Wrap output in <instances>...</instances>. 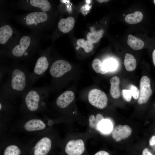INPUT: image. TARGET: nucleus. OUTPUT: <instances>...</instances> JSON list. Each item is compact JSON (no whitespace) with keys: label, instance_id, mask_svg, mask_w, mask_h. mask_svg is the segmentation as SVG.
<instances>
[{"label":"nucleus","instance_id":"1","mask_svg":"<svg viewBox=\"0 0 155 155\" xmlns=\"http://www.w3.org/2000/svg\"><path fill=\"white\" fill-rule=\"evenodd\" d=\"M30 73L26 68L17 66L9 68L7 78L1 86L0 98L16 102L29 89Z\"/></svg>","mask_w":155,"mask_h":155},{"label":"nucleus","instance_id":"2","mask_svg":"<svg viewBox=\"0 0 155 155\" xmlns=\"http://www.w3.org/2000/svg\"><path fill=\"white\" fill-rule=\"evenodd\" d=\"M49 87L31 88L22 97L20 112L26 115L45 111L49 92Z\"/></svg>","mask_w":155,"mask_h":155},{"label":"nucleus","instance_id":"3","mask_svg":"<svg viewBox=\"0 0 155 155\" xmlns=\"http://www.w3.org/2000/svg\"><path fill=\"white\" fill-rule=\"evenodd\" d=\"M49 66V63L46 56L42 55L38 59L33 71L30 74L29 89L44 75Z\"/></svg>","mask_w":155,"mask_h":155},{"label":"nucleus","instance_id":"4","mask_svg":"<svg viewBox=\"0 0 155 155\" xmlns=\"http://www.w3.org/2000/svg\"><path fill=\"white\" fill-rule=\"evenodd\" d=\"M34 155H47L51 150L52 140L45 133L37 136L33 141Z\"/></svg>","mask_w":155,"mask_h":155},{"label":"nucleus","instance_id":"5","mask_svg":"<svg viewBox=\"0 0 155 155\" xmlns=\"http://www.w3.org/2000/svg\"><path fill=\"white\" fill-rule=\"evenodd\" d=\"M88 97L90 103L97 108L103 109L107 106V96L105 93L99 89H94L91 90Z\"/></svg>","mask_w":155,"mask_h":155},{"label":"nucleus","instance_id":"6","mask_svg":"<svg viewBox=\"0 0 155 155\" xmlns=\"http://www.w3.org/2000/svg\"><path fill=\"white\" fill-rule=\"evenodd\" d=\"M26 121L22 125L24 130L29 133L42 132L45 130L46 125L42 119L32 117Z\"/></svg>","mask_w":155,"mask_h":155},{"label":"nucleus","instance_id":"7","mask_svg":"<svg viewBox=\"0 0 155 155\" xmlns=\"http://www.w3.org/2000/svg\"><path fill=\"white\" fill-rule=\"evenodd\" d=\"M72 67L67 61L63 60H58L54 62L51 66L49 73L54 78H59L62 77L66 73L70 71Z\"/></svg>","mask_w":155,"mask_h":155},{"label":"nucleus","instance_id":"8","mask_svg":"<svg viewBox=\"0 0 155 155\" xmlns=\"http://www.w3.org/2000/svg\"><path fill=\"white\" fill-rule=\"evenodd\" d=\"M150 78L146 76L142 77L140 82L139 95L138 103L141 104L146 103L152 93Z\"/></svg>","mask_w":155,"mask_h":155},{"label":"nucleus","instance_id":"9","mask_svg":"<svg viewBox=\"0 0 155 155\" xmlns=\"http://www.w3.org/2000/svg\"><path fill=\"white\" fill-rule=\"evenodd\" d=\"M31 41L29 37L25 36L21 38L20 41V44L16 45L12 50V55L15 57L20 58L27 56L28 53L26 51L29 47Z\"/></svg>","mask_w":155,"mask_h":155},{"label":"nucleus","instance_id":"10","mask_svg":"<svg viewBox=\"0 0 155 155\" xmlns=\"http://www.w3.org/2000/svg\"><path fill=\"white\" fill-rule=\"evenodd\" d=\"M84 150V143L81 139L69 141L65 148V151L68 155H81Z\"/></svg>","mask_w":155,"mask_h":155},{"label":"nucleus","instance_id":"11","mask_svg":"<svg viewBox=\"0 0 155 155\" xmlns=\"http://www.w3.org/2000/svg\"><path fill=\"white\" fill-rule=\"evenodd\" d=\"M132 131V129L129 126L118 125L113 129L112 136L113 139L118 142L129 137Z\"/></svg>","mask_w":155,"mask_h":155},{"label":"nucleus","instance_id":"12","mask_svg":"<svg viewBox=\"0 0 155 155\" xmlns=\"http://www.w3.org/2000/svg\"><path fill=\"white\" fill-rule=\"evenodd\" d=\"M74 93L70 90L64 92L57 99L56 104L59 108H64L67 107L73 100Z\"/></svg>","mask_w":155,"mask_h":155},{"label":"nucleus","instance_id":"13","mask_svg":"<svg viewBox=\"0 0 155 155\" xmlns=\"http://www.w3.org/2000/svg\"><path fill=\"white\" fill-rule=\"evenodd\" d=\"M48 19L46 13L44 12H34L29 13L26 17V22L27 24L31 25L33 24L43 22Z\"/></svg>","mask_w":155,"mask_h":155},{"label":"nucleus","instance_id":"14","mask_svg":"<svg viewBox=\"0 0 155 155\" xmlns=\"http://www.w3.org/2000/svg\"><path fill=\"white\" fill-rule=\"evenodd\" d=\"M75 22L74 18L72 17L61 19L58 23V28L63 33H67L73 28Z\"/></svg>","mask_w":155,"mask_h":155},{"label":"nucleus","instance_id":"15","mask_svg":"<svg viewBox=\"0 0 155 155\" xmlns=\"http://www.w3.org/2000/svg\"><path fill=\"white\" fill-rule=\"evenodd\" d=\"M111 85L110 93L112 96L114 98H119L120 95L119 88L120 80L118 77L115 76L112 77L110 81Z\"/></svg>","mask_w":155,"mask_h":155},{"label":"nucleus","instance_id":"16","mask_svg":"<svg viewBox=\"0 0 155 155\" xmlns=\"http://www.w3.org/2000/svg\"><path fill=\"white\" fill-rule=\"evenodd\" d=\"M13 30L9 25H5L0 28V43L3 44L6 43L11 36Z\"/></svg>","mask_w":155,"mask_h":155},{"label":"nucleus","instance_id":"17","mask_svg":"<svg viewBox=\"0 0 155 155\" xmlns=\"http://www.w3.org/2000/svg\"><path fill=\"white\" fill-rule=\"evenodd\" d=\"M98 131L104 134H109L113 130L112 122L107 119H104L99 123L98 127Z\"/></svg>","mask_w":155,"mask_h":155},{"label":"nucleus","instance_id":"18","mask_svg":"<svg viewBox=\"0 0 155 155\" xmlns=\"http://www.w3.org/2000/svg\"><path fill=\"white\" fill-rule=\"evenodd\" d=\"M127 43L130 47L135 50L142 49L144 45L143 41L131 34H129L128 36Z\"/></svg>","mask_w":155,"mask_h":155},{"label":"nucleus","instance_id":"19","mask_svg":"<svg viewBox=\"0 0 155 155\" xmlns=\"http://www.w3.org/2000/svg\"><path fill=\"white\" fill-rule=\"evenodd\" d=\"M14 108L10 102L0 98V111L2 115L6 116L13 113Z\"/></svg>","mask_w":155,"mask_h":155},{"label":"nucleus","instance_id":"20","mask_svg":"<svg viewBox=\"0 0 155 155\" xmlns=\"http://www.w3.org/2000/svg\"><path fill=\"white\" fill-rule=\"evenodd\" d=\"M124 63L126 69L129 71H134L137 65V62L135 58L132 55L128 53L125 54Z\"/></svg>","mask_w":155,"mask_h":155},{"label":"nucleus","instance_id":"21","mask_svg":"<svg viewBox=\"0 0 155 155\" xmlns=\"http://www.w3.org/2000/svg\"><path fill=\"white\" fill-rule=\"evenodd\" d=\"M143 17V14L141 12L136 11L133 13L127 15L125 20L126 22L129 24H135L140 22Z\"/></svg>","mask_w":155,"mask_h":155},{"label":"nucleus","instance_id":"22","mask_svg":"<svg viewBox=\"0 0 155 155\" xmlns=\"http://www.w3.org/2000/svg\"><path fill=\"white\" fill-rule=\"evenodd\" d=\"M30 3L34 7L40 8L44 12L48 11L51 7L50 3L47 0H30Z\"/></svg>","mask_w":155,"mask_h":155},{"label":"nucleus","instance_id":"23","mask_svg":"<svg viewBox=\"0 0 155 155\" xmlns=\"http://www.w3.org/2000/svg\"><path fill=\"white\" fill-rule=\"evenodd\" d=\"M104 119L100 114H97L96 117L93 115H91L88 118L89 125L90 128L98 131V125L101 121Z\"/></svg>","mask_w":155,"mask_h":155},{"label":"nucleus","instance_id":"24","mask_svg":"<svg viewBox=\"0 0 155 155\" xmlns=\"http://www.w3.org/2000/svg\"><path fill=\"white\" fill-rule=\"evenodd\" d=\"M104 32V30L102 29L98 31H92L87 34V39L92 43H97L102 37Z\"/></svg>","mask_w":155,"mask_h":155},{"label":"nucleus","instance_id":"25","mask_svg":"<svg viewBox=\"0 0 155 155\" xmlns=\"http://www.w3.org/2000/svg\"><path fill=\"white\" fill-rule=\"evenodd\" d=\"M21 151L17 145L13 144L8 145L3 152V155H20Z\"/></svg>","mask_w":155,"mask_h":155},{"label":"nucleus","instance_id":"26","mask_svg":"<svg viewBox=\"0 0 155 155\" xmlns=\"http://www.w3.org/2000/svg\"><path fill=\"white\" fill-rule=\"evenodd\" d=\"M77 43L78 47L83 48L85 52L87 53L91 51L93 48V46L92 43L88 40H85L82 38L78 40Z\"/></svg>","mask_w":155,"mask_h":155},{"label":"nucleus","instance_id":"27","mask_svg":"<svg viewBox=\"0 0 155 155\" xmlns=\"http://www.w3.org/2000/svg\"><path fill=\"white\" fill-rule=\"evenodd\" d=\"M116 64L115 62L112 60H109L102 64V74L106 73L108 71H113L116 67Z\"/></svg>","mask_w":155,"mask_h":155},{"label":"nucleus","instance_id":"28","mask_svg":"<svg viewBox=\"0 0 155 155\" xmlns=\"http://www.w3.org/2000/svg\"><path fill=\"white\" fill-rule=\"evenodd\" d=\"M92 66L94 71L97 73L102 74V63L98 59H95L93 61Z\"/></svg>","mask_w":155,"mask_h":155},{"label":"nucleus","instance_id":"29","mask_svg":"<svg viewBox=\"0 0 155 155\" xmlns=\"http://www.w3.org/2000/svg\"><path fill=\"white\" fill-rule=\"evenodd\" d=\"M122 94L123 98L126 101L129 102L131 100L132 95L130 90H122Z\"/></svg>","mask_w":155,"mask_h":155},{"label":"nucleus","instance_id":"30","mask_svg":"<svg viewBox=\"0 0 155 155\" xmlns=\"http://www.w3.org/2000/svg\"><path fill=\"white\" fill-rule=\"evenodd\" d=\"M131 93L133 98L135 99L138 98L139 95V91L137 88L133 85H130L129 89Z\"/></svg>","mask_w":155,"mask_h":155},{"label":"nucleus","instance_id":"31","mask_svg":"<svg viewBox=\"0 0 155 155\" xmlns=\"http://www.w3.org/2000/svg\"><path fill=\"white\" fill-rule=\"evenodd\" d=\"M142 155H153L147 148H144L143 150Z\"/></svg>","mask_w":155,"mask_h":155},{"label":"nucleus","instance_id":"32","mask_svg":"<svg viewBox=\"0 0 155 155\" xmlns=\"http://www.w3.org/2000/svg\"><path fill=\"white\" fill-rule=\"evenodd\" d=\"M94 155H110L107 152L103 150L99 151L96 153Z\"/></svg>","mask_w":155,"mask_h":155},{"label":"nucleus","instance_id":"33","mask_svg":"<svg viewBox=\"0 0 155 155\" xmlns=\"http://www.w3.org/2000/svg\"><path fill=\"white\" fill-rule=\"evenodd\" d=\"M149 144L151 146L155 145V135L152 136L150 139Z\"/></svg>","mask_w":155,"mask_h":155},{"label":"nucleus","instance_id":"34","mask_svg":"<svg viewBox=\"0 0 155 155\" xmlns=\"http://www.w3.org/2000/svg\"><path fill=\"white\" fill-rule=\"evenodd\" d=\"M152 57L153 63L155 66V49L154 50L152 53Z\"/></svg>","mask_w":155,"mask_h":155},{"label":"nucleus","instance_id":"35","mask_svg":"<svg viewBox=\"0 0 155 155\" xmlns=\"http://www.w3.org/2000/svg\"><path fill=\"white\" fill-rule=\"evenodd\" d=\"M97 1L98 2L100 3H102V2H107L108 1H109V0H97Z\"/></svg>","mask_w":155,"mask_h":155},{"label":"nucleus","instance_id":"36","mask_svg":"<svg viewBox=\"0 0 155 155\" xmlns=\"http://www.w3.org/2000/svg\"><path fill=\"white\" fill-rule=\"evenodd\" d=\"M154 3L155 4V0H154Z\"/></svg>","mask_w":155,"mask_h":155},{"label":"nucleus","instance_id":"37","mask_svg":"<svg viewBox=\"0 0 155 155\" xmlns=\"http://www.w3.org/2000/svg\"><path fill=\"white\" fill-rule=\"evenodd\" d=\"M154 106H155V104H154Z\"/></svg>","mask_w":155,"mask_h":155},{"label":"nucleus","instance_id":"38","mask_svg":"<svg viewBox=\"0 0 155 155\" xmlns=\"http://www.w3.org/2000/svg\"></svg>","mask_w":155,"mask_h":155}]
</instances>
